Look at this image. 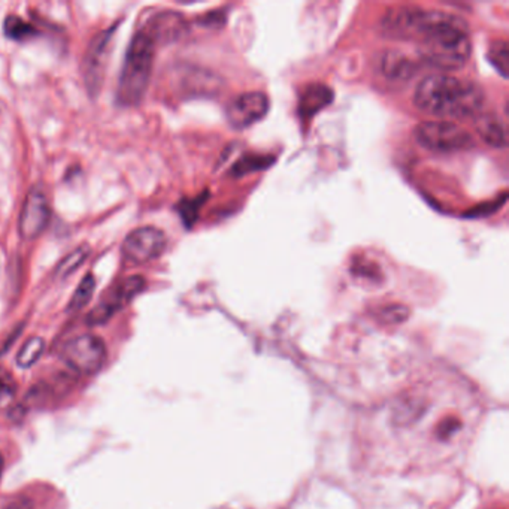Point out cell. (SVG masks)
Segmentation results:
<instances>
[{
    "label": "cell",
    "mask_w": 509,
    "mask_h": 509,
    "mask_svg": "<svg viewBox=\"0 0 509 509\" xmlns=\"http://www.w3.org/2000/svg\"><path fill=\"white\" fill-rule=\"evenodd\" d=\"M408 312L407 308H403L400 305H391V306H387L386 309H382V317L384 320L390 321V323H400V321L407 318Z\"/></svg>",
    "instance_id": "obj_23"
},
{
    "label": "cell",
    "mask_w": 509,
    "mask_h": 509,
    "mask_svg": "<svg viewBox=\"0 0 509 509\" xmlns=\"http://www.w3.org/2000/svg\"><path fill=\"white\" fill-rule=\"evenodd\" d=\"M91 254V248L88 244H82L78 248H75L74 251H70L69 254L65 255L60 262H58L57 266H56V271H54V275L57 278H66L69 276L70 274L78 271L79 267L82 266V263L86 262Z\"/></svg>",
    "instance_id": "obj_15"
},
{
    "label": "cell",
    "mask_w": 509,
    "mask_h": 509,
    "mask_svg": "<svg viewBox=\"0 0 509 509\" xmlns=\"http://www.w3.org/2000/svg\"><path fill=\"white\" fill-rule=\"evenodd\" d=\"M332 90L327 86L314 84V86L306 87L304 95L300 98V112L304 117H311L332 102Z\"/></svg>",
    "instance_id": "obj_13"
},
{
    "label": "cell",
    "mask_w": 509,
    "mask_h": 509,
    "mask_svg": "<svg viewBox=\"0 0 509 509\" xmlns=\"http://www.w3.org/2000/svg\"><path fill=\"white\" fill-rule=\"evenodd\" d=\"M168 245L166 234L157 227H138L126 236L121 245L123 257L135 265L159 259Z\"/></svg>",
    "instance_id": "obj_8"
},
{
    "label": "cell",
    "mask_w": 509,
    "mask_h": 509,
    "mask_svg": "<svg viewBox=\"0 0 509 509\" xmlns=\"http://www.w3.org/2000/svg\"><path fill=\"white\" fill-rule=\"evenodd\" d=\"M382 68L384 74L390 78H408L412 74V63L410 62V58L403 57L400 54H387Z\"/></svg>",
    "instance_id": "obj_18"
},
{
    "label": "cell",
    "mask_w": 509,
    "mask_h": 509,
    "mask_svg": "<svg viewBox=\"0 0 509 509\" xmlns=\"http://www.w3.org/2000/svg\"><path fill=\"white\" fill-rule=\"evenodd\" d=\"M269 111V99L259 91L243 93L230 100L226 117L232 128L236 130L251 128Z\"/></svg>",
    "instance_id": "obj_10"
},
{
    "label": "cell",
    "mask_w": 509,
    "mask_h": 509,
    "mask_svg": "<svg viewBox=\"0 0 509 509\" xmlns=\"http://www.w3.org/2000/svg\"><path fill=\"white\" fill-rule=\"evenodd\" d=\"M414 136L421 147L435 152L463 151L473 147V138L468 130L445 119L419 124Z\"/></svg>",
    "instance_id": "obj_4"
},
{
    "label": "cell",
    "mask_w": 509,
    "mask_h": 509,
    "mask_svg": "<svg viewBox=\"0 0 509 509\" xmlns=\"http://www.w3.org/2000/svg\"><path fill=\"white\" fill-rule=\"evenodd\" d=\"M202 205V197H197L194 201H182L178 205L181 218L185 223V226H192L196 222L197 213H199V206Z\"/></svg>",
    "instance_id": "obj_21"
},
{
    "label": "cell",
    "mask_w": 509,
    "mask_h": 509,
    "mask_svg": "<svg viewBox=\"0 0 509 509\" xmlns=\"http://www.w3.org/2000/svg\"><path fill=\"white\" fill-rule=\"evenodd\" d=\"M489 60L504 78H508L509 48L505 41L494 42L490 47Z\"/></svg>",
    "instance_id": "obj_19"
},
{
    "label": "cell",
    "mask_w": 509,
    "mask_h": 509,
    "mask_svg": "<svg viewBox=\"0 0 509 509\" xmlns=\"http://www.w3.org/2000/svg\"><path fill=\"white\" fill-rule=\"evenodd\" d=\"M66 365L81 375H95L107 361V347L95 335H81L63 347Z\"/></svg>",
    "instance_id": "obj_5"
},
{
    "label": "cell",
    "mask_w": 509,
    "mask_h": 509,
    "mask_svg": "<svg viewBox=\"0 0 509 509\" xmlns=\"http://www.w3.org/2000/svg\"><path fill=\"white\" fill-rule=\"evenodd\" d=\"M156 47L144 30L136 32L131 37L117 87L119 105L136 107L144 99L151 79Z\"/></svg>",
    "instance_id": "obj_3"
},
{
    "label": "cell",
    "mask_w": 509,
    "mask_h": 509,
    "mask_svg": "<svg viewBox=\"0 0 509 509\" xmlns=\"http://www.w3.org/2000/svg\"><path fill=\"white\" fill-rule=\"evenodd\" d=\"M5 509H32V506H30L27 501H16L13 504H9Z\"/></svg>",
    "instance_id": "obj_24"
},
{
    "label": "cell",
    "mask_w": 509,
    "mask_h": 509,
    "mask_svg": "<svg viewBox=\"0 0 509 509\" xmlns=\"http://www.w3.org/2000/svg\"><path fill=\"white\" fill-rule=\"evenodd\" d=\"M95 288L96 279L93 274H88V275L84 276V278L81 279V283L78 284V287L75 290L74 295L70 297L69 305H68V311H81L86 305H88L91 297L95 295Z\"/></svg>",
    "instance_id": "obj_16"
},
{
    "label": "cell",
    "mask_w": 509,
    "mask_h": 509,
    "mask_svg": "<svg viewBox=\"0 0 509 509\" xmlns=\"http://www.w3.org/2000/svg\"><path fill=\"white\" fill-rule=\"evenodd\" d=\"M0 473H2V457H0Z\"/></svg>",
    "instance_id": "obj_25"
},
{
    "label": "cell",
    "mask_w": 509,
    "mask_h": 509,
    "mask_svg": "<svg viewBox=\"0 0 509 509\" xmlns=\"http://www.w3.org/2000/svg\"><path fill=\"white\" fill-rule=\"evenodd\" d=\"M51 208L46 192L39 187H32L26 196L18 220V232L26 241L39 238L49 224Z\"/></svg>",
    "instance_id": "obj_9"
},
{
    "label": "cell",
    "mask_w": 509,
    "mask_h": 509,
    "mask_svg": "<svg viewBox=\"0 0 509 509\" xmlns=\"http://www.w3.org/2000/svg\"><path fill=\"white\" fill-rule=\"evenodd\" d=\"M117 27H119V23H115L111 29L103 30L95 35L82 58V78H84V86L90 98H96L102 90L105 69H107L108 57H109V44H111Z\"/></svg>",
    "instance_id": "obj_6"
},
{
    "label": "cell",
    "mask_w": 509,
    "mask_h": 509,
    "mask_svg": "<svg viewBox=\"0 0 509 509\" xmlns=\"http://www.w3.org/2000/svg\"><path fill=\"white\" fill-rule=\"evenodd\" d=\"M16 393V382L9 370L0 368V408L8 407Z\"/></svg>",
    "instance_id": "obj_20"
},
{
    "label": "cell",
    "mask_w": 509,
    "mask_h": 509,
    "mask_svg": "<svg viewBox=\"0 0 509 509\" xmlns=\"http://www.w3.org/2000/svg\"><path fill=\"white\" fill-rule=\"evenodd\" d=\"M485 95L476 82L448 74L429 75L415 90L419 111L438 119H473L484 107Z\"/></svg>",
    "instance_id": "obj_2"
},
{
    "label": "cell",
    "mask_w": 509,
    "mask_h": 509,
    "mask_svg": "<svg viewBox=\"0 0 509 509\" xmlns=\"http://www.w3.org/2000/svg\"><path fill=\"white\" fill-rule=\"evenodd\" d=\"M44 348H46V342L42 338H30L16 354V365L20 368H30L35 365L41 358Z\"/></svg>",
    "instance_id": "obj_17"
},
{
    "label": "cell",
    "mask_w": 509,
    "mask_h": 509,
    "mask_svg": "<svg viewBox=\"0 0 509 509\" xmlns=\"http://www.w3.org/2000/svg\"><path fill=\"white\" fill-rule=\"evenodd\" d=\"M412 42L426 63L442 70H457L468 63L473 42L468 26L459 16L423 9Z\"/></svg>",
    "instance_id": "obj_1"
},
{
    "label": "cell",
    "mask_w": 509,
    "mask_h": 509,
    "mask_svg": "<svg viewBox=\"0 0 509 509\" xmlns=\"http://www.w3.org/2000/svg\"><path fill=\"white\" fill-rule=\"evenodd\" d=\"M154 44H171L184 36L189 25L184 16L175 11H163L152 16L144 29Z\"/></svg>",
    "instance_id": "obj_11"
},
{
    "label": "cell",
    "mask_w": 509,
    "mask_h": 509,
    "mask_svg": "<svg viewBox=\"0 0 509 509\" xmlns=\"http://www.w3.org/2000/svg\"><path fill=\"white\" fill-rule=\"evenodd\" d=\"M145 290V279L142 276H128L119 284H115L111 290H108L107 295L103 296L100 302L91 309L87 317V323L90 326L105 325L108 320L121 309L126 308L136 296Z\"/></svg>",
    "instance_id": "obj_7"
},
{
    "label": "cell",
    "mask_w": 509,
    "mask_h": 509,
    "mask_svg": "<svg viewBox=\"0 0 509 509\" xmlns=\"http://www.w3.org/2000/svg\"><path fill=\"white\" fill-rule=\"evenodd\" d=\"M251 159L253 157H245L236 166H234V175L241 177V175L253 172V171H257V169H265L271 163V161L266 159V157H259V159H255V161H251Z\"/></svg>",
    "instance_id": "obj_22"
},
{
    "label": "cell",
    "mask_w": 509,
    "mask_h": 509,
    "mask_svg": "<svg viewBox=\"0 0 509 509\" xmlns=\"http://www.w3.org/2000/svg\"><path fill=\"white\" fill-rule=\"evenodd\" d=\"M475 130L485 144L494 148H505L508 144L506 130L501 119L490 114L476 115Z\"/></svg>",
    "instance_id": "obj_12"
},
{
    "label": "cell",
    "mask_w": 509,
    "mask_h": 509,
    "mask_svg": "<svg viewBox=\"0 0 509 509\" xmlns=\"http://www.w3.org/2000/svg\"><path fill=\"white\" fill-rule=\"evenodd\" d=\"M4 33L8 39L23 42L36 37L39 35V30L32 23L23 20L20 16L11 14L5 18Z\"/></svg>",
    "instance_id": "obj_14"
}]
</instances>
